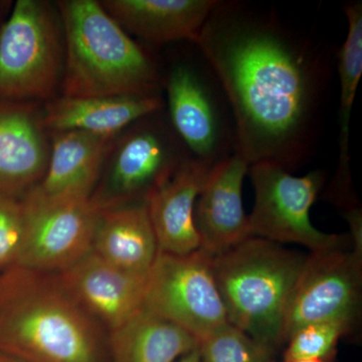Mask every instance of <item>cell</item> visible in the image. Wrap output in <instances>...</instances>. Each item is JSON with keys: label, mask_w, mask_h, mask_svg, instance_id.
I'll return each mask as SVG.
<instances>
[{"label": "cell", "mask_w": 362, "mask_h": 362, "mask_svg": "<svg viewBox=\"0 0 362 362\" xmlns=\"http://www.w3.org/2000/svg\"><path fill=\"white\" fill-rule=\"evenodd\" d=\"M250 176L255 202L249 216L252 237L277 244H297L310 252L345 249L346 235H333L312 225L310 209L325 182V173L313 170L304 176L270 162L252 164Z\"/></svg>", "instance_id": "ba28073f"}, {"label": "cell", "mask_w": 362, "mask_h": 362, "mask_svg": "<svg viewBox=\"0 0 362 362\" xmlns=\"http://www.w3.org/2000/svg\"><path fill=\"white\" fill-rule=\"evenodd\" d=\"M57 274L108 333L144 306L147 275L118 268L93 251Z\"/></svg>", "instance_id": "5bb4252c"}, {"label": "cell", "mask_w": 362, "mask_h": 362, "mask_svg": "<svg viewBox=\"0 0 362 362\" xmlns=\"http://www.w3.org/2000/svg\"><path fill=\"white\" fill-rule=\"evenodd\" d=\"M306 257L257 237L211 257L228 322L273 354L285 344L286 313Z\"/></svg>", "instance_id": "277c9868"}, {"label": "cell", "mask_w": 362, "mask_h": 362, "mask_svg": "<svg viewBox=\"0 0 362 362\" xmlns=\"http://www.w3.org/2000/svg\"><path fill=\"white\" fill-rule=\"evenodd\" d=\"M92 251L118 268L147 275L159 249L146 204L100 211Z\"/></svg>", "instance_id": "ffe728a7"}, {"label": "cell", "mask_w": 362, "mask_h": 362, "mask_svg": "<svg viewBox=\"0 0 362 362\" xmlns=\"http://www.w3.org/2000/svg\"><path fill=\"white\" fill-rule=\"evenodd\" d=\"M49 140L47 170L32 192L47 199H90L116 138L61 131L49 133Z\"/></svg>", "instance_id": "e0dca14e"}, {"label": "cell", "mask_w": 362, "mask_h": 362, "mask_svg": "<svg viewBox=\"0 0 362 362\" xmlns=\"http://www.w3.org/2000/svg\"><path fill=\"white\" fill-rule=\"evenodd\" d=\"M65 59L57 4L18 0L0 28V99L47 102L58 97Z\"/></svg>", "instance_id": "8992f818"}, {"label": "cell", "mask_w": 362, "mask_h": 362, "mask_svg": "<svg viewBox=\"0 0 362 362\" xmlns=\"http://www.w3.org/2000/svg\"><path fill=\"white\" fill-rule=\"evenodd\" d=\"M0 362H23L20 359L13 358V357L4 356V354H0Z\"/></svg>", "instance_id": "4316f807"}, {"label": "cell", "mask_w": 362, "mask_h": 362, "mask_svg": "<svg viewBox=\"0 0 362 362\" xmlns=\"http://www.w3.org/2000/svg\"><path fill=\"white\" fill-rule=\"evenodd\" d=\"M0 354L23 362H111L109 333L57 273L0 272Z\"/></svg>", "instance_id": "7a4b0ae2"}, {"label": "cell", "mask_w": 362, "mask_h": 362, "mask_svg": "<svg viewBox=\"0 0 362 362\" xmlns=\"http://www.w3.org/2000/svg\"><path fill=\"white\" fill-rule=\"evenodd\" d=\"M250 164L238 153L209 170L195 202L194 225L199 250L214 257L252 237L243 206V183Z\"/></svg>", "instance_id": "4fadbf2b"}, {"label": "cell", "mask_w": 362, "mask_h": 362, "mask_svg": "<svg viewBox=\"0 0 362 362\" xmlns=\"http://www.w3.org/2000/svg\"><path fill=\"white\" fill-rule=\"evenodd\" d=\"M164 109L165 102L160 93L130 96H58L45 102L42 120L49 133L82 131L115 139L140 119Z\"/></svg>", "instance_id": "9a60e30c"}, {"label": "cell", "mask_w": 362, "mask_h": 362, "mask_svg": "<svg viewBox=\"0 0 362 362\" xmlns=\"http://www.w3.org/2000/svg\"><path fill=\"white\" fill-rule=\"evenodd\" d=\"M128 35L153 47L195 42L218 0H102Z\"/></svg>", "instance_id": "2e32d148"}, {"label": "cell", "mask_w": 362, "mask_h": 362, "mask_svg": "<svg viewBox=\"0 0 362 362\" xmlns=\"http://www.w3.org/2000/svg\"><path fill=\"white\" fill-rule=\"evenodd\" d=\"M195 44L225 90L235 153L286 170L313 156L323 130L332 54L275 11L221 1Z\"/></svg>", "instance_id": "6da1fadb"}, {"label": "cell", "mask_w": 362, "mask_h": 362, "mask_svg": "<svg viewBox=\"0 0 362 362\" xmlns=\"http://www.w3.org/2000/svg\"><path fill=\"white\" fill-rule=\"evenodd\" d=\"M211 168L189 159L146 202L159 252L187 255L201 247L194 207Z\"/></svg>", "instance_id": "ac0fdd59"}, {"label": "cell", "mask_w": 362, "mask_h": 362, "mask_svg": "<svg viewBox=\"0 0 362 362\" xmlns=\"http://www.w3.org/2000/svg\"><path fill=\"white\" fill-rule=\"evenodd\" d=\"M162 113L140 119L116 138L90 197L98 211L146 204L192 159Z\"/></svg>", "instance_id": "52a82bcc"}, {"label": "cell", "mask_w": 362, "mask_h": 362, "mask_svg": "<svg viewBox=\"0 0 362 362\" xmlns=\"http://www.w3.org/2000/svg\"><path fill=\"white\" fill-rule=\"evenodd\" d=\"M144 308L189 333L197 344L228 323L211 257L158 252L147 274Z\"/></svg>", "instance_id": "9c48e42d"}, {"label": "cell", "mask_w": 362, "mask_h": 362, "mask_svg": "<svg viewBox=\"0 0 362 362\" xmlns=\"http://www.w3.org/2000/svg\"><path fill=\"white\" fill-rule=\"evenodd\" d=\"M310 252L305 259L288 306L284 342L305 324L340 321L356 327L361 313V245Z\"/></svg>", "instance_id": "30bf717a"}, {"label": "cell", "mask_w": 362, "mask_h": 362, "mask_svg": "<svg viewBox=\"0 0 362 362\" xmlns=\"http://www.w3.org/2000/svg\"><path fill=\"white\" fill-rule=\"evenodd\" d=\"M352 330L351 326L340 321L305 324L286 341L283 362L337 357L338 342Z\"/></svg>", "instance_id": "7402d4cb"}, {"label": "cell", "mask_w": 362, "mask_h": 362, "mask_svg": "<svg viewBox=\"0 0 362 362\" xmlns=\"http://www.w3.org/2000/svg\"><path fill=\"white\" fill-rule=\"evenodd\" d=\"M51 152L42 108L0 99V195L23 199L44 177Z\"/></svg>", "instance_id": "7c38bea8"}, {"label": "cell", "mask_w": 362, "mask_h": 362, "mask_svg": "<svg viewBox=\"0 0 362 362\" xmlns=\"http://www.w3.org/2000/svg\"><path fill=\"white\" fill-rule=\"evenodd\" d=\"M197 346L187 331L144 307L109 332L111 362H175Z\"/></svg>", "instance_id": "44dd1931"}, {"label": "cell", "mask_w": 362, "mask_h": 362, "mask_svg": "<svg viewBox=\"0 0 362 362\" xmlns=\"http://www.w3.org/2000/svg\"><path fill=\"white\" fill-rule=\"evenodd\" d=\"M168 118L194 160L207 168L235 152V124L223 86L195 42L162 73Z\"/></svg>", "instance_id": "5b68a950"}, {"label": "cell", "mask_w": 362, "mask_h": 362, "mask_svg": "<svg viewBox=\"0 0 362 362\" xmlns=\"http://www.w3.org/2000/svg\"><path fill=\"white\" fill-rule=\"evenodd\" d=\"M25 233L23 201L0 195V272L18 266Z\"/></svg>", "instance_id": "cb8c5ba5"}, {"label": "cell", "mask_w": 362, "mask_h": 362, "mask_svg": "<svg viewBox=\"0 0 362 362\" xmlns=\"http://www.w3.org/2000/svg\"><path fill=\"white\" fill-rule=\"evenodd\" d=\"M1 25H0V28H1Z\"/></svg>", "instance_id": "f1b7e54d"}, {"label": "cell", "mask_w": 362, "mask_h": 362, "mask_svg": "<svg viewBox=\"0 0 362 362\" xmlns=\"http://www.w3.org/2000/svg\"><path fill=\"white\" fill-rule=\"evenodd\" d=\"M266 362H276L273 358H269Z\"/></svg>", "instance_id": "83f0119b"}, {"label": "cell", "mask_w": 362, "mask_h": 362, "mask_svg": "<svg viewBox=\"0 0 362 362\" xmlns=\"http://www.w3.org/2000/svg\"><path fill=\"white\" fill-rule=\"evenodd\" d=\"M202 362H266L273 354L245 331L226 323L199 343Z\"/></svg>", "instance_id": "603a6c76"}, {"label": "cell", "mask_w": 362, "mask_h": 362, "mask_svg": "<svg viewBox=\"0 0 362 362\" xmlns=\"http://www.w3.org/2000/svg\"><path fill=\"white\" fill-rule=\"evenodd\" d=\"M347 20V35L344 44L337 52V64L339 78L340 98L339 156L334 180L328 190V197L343 211L358 206L350 170V119L362 74V4L349 2L344 6Z\"/></svg>", "instance_id": "d6986e66"}, {"label": "cell", "mask_w": 362, "mask_h": 362, "mask_svg": "<svg viewBox=\"0 0 362 362\" xmlns=\"http://www.w3.org/2000/svg\"><path fill=\"white\" fill-rule=\"evenodd\" d=\"M65 35L61 96H130L160 93L157 59L97 0L57 2Z\"/></svg>", "instance_id": "3957f363"}, {"label": "cell", "mask_w": 362, "mask_h": 362, "mask_svg": "<svg viewBox=\"0 0 362 362\" xmlns=\"http://www.w3.org/2000/svg\"><path fill=\"white\" fill-rule=\"evenodd\" d=\"M25 233L18 266L59 273L92 251L100 211L90 199L23 197Z\"/></svg>", "instance_id": "8fae6325"}, {"label": "cell", "mask_w": 362, "mask_h": 362, "mask_svg": "<svg viewBox=\"0 0 362 362\" xmlns=\"http://www.w3.org/2000/svg\"><path fill=\"white\" fill-rule=\"evenodd\" d=\"M180 362H202L199 349H195L181 357Z\"/></svg>", "instance_id": "d4e9b609"}, {"label": "cell", "mask_w": 362, "mask_h": 362, "mask_svg": "<svg viewBox=\"0 0 362 362\" xmlns=\"http://www.w3.org/2000/svg\"><path fill=\"white\" fill-rule=\"evenodd\" d=\"M288 362H335V357L325 359H305V361H293Z\"/></svg>", "instance_id": "484cf974"}]
</instances>
